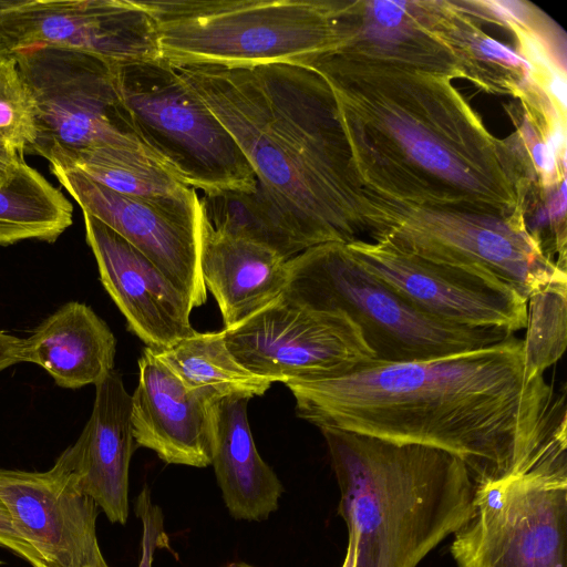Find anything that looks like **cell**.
I'll return each instance as SVG.
<instances>
[{"label":"cell","mask_w":567,"mask_h":567,"mask_svg":"<svg viewBox=\"0 0 567 567\" xmlns=\"http://www.w3.org/2000/svg\"><path fill=\"white\" fill-rule=\"evenodd\" d=\"M298 417L322 429L449 452L476 486L523 474L566 451L565 395L528 377L523 340L429 360H373L285 383Z\"/></svg>","instance_id":"obj_1"},{"label":"cell","mask_w":567,"mask_h":567,"mask_svg":"<svg viewBox=\"0 0 567 567\" xmlns=\"http://www.w3.org/2000/svg\"><path fill=\"white\" fill-rule=\"evenodd\" d=\"M330 85L359 177L384 200L505 217L524 186L515 159L437 76L341 50L310 65Z\"/></svg>","instance_id":"obj_2"},{"label":"cell","mask_w":567,"mask_h":567,"mask_svg":"<svg viewBox=\"0 0 567 567\" xmlns=\"http://www.w3.org/2000/svg\"><path fill=\"white\" fill-rule=\"evenodd\" d=\"M220 121L306 249L371 234L334 94L291 64L173 66Z\"/></svg>","instance_id":"obj_3"},{"label":"cell","mask_w":567,"mask_h":567,"mask_svg":"<svg viewBox=\"0 0 567 567\" xmlns=\"http://www.w3.org/2000/svg\"><path fill=\"white\" fill-rule=\"evenodd\" d=\"M357 567H416L474 509L477 486L455 455L322 429Z\"/></svg>","instance_id":"obj_4"},{"label":"cell","mask_w":567,"mask_h":567,"mask_svg":"<svg viewBox=\"0 0 567 567\" xmlns=\"http://www.w3.org/2000/svg\"><path fill=\"white\" fill-rule=\"evenodd\" d=\"M153 18L161 59L172 66H308L337 49V2L137 0Z\"/></svg>","instance_id":"obj_5"},{"label":"cell","mask_w":567,"mask_h":567,"mask_svg":"<svg viewBox=\"0 0 567 567\" xmlns=\"http://www.w3.org/2000/svg\"><path fill=\"white\" fill-rule=\"evenodd\" d=\"M287 269L284 295L312 309L343 312L360 328L379 361L429 360L513 336L430 317L367 270L342 243L310 247L288 259Z\"/></svg>","instance_id":"obj_6"},{"label":"cell","mask_w":567,"mask_h":567,"mask_svg":"<svg viewBox=\"0 0 567 567\" xmlns=\"http://www.w3.org/2000/svg\"><path fill=\"white\" fill-rule=\"evenodd\" d=\"M115 74L140 141L183 183L203 195L256 189L235 138L169 63L120 65Z\"/></svg>","instance_id":"obj_7"},{"label":"cell","mask_w":567,"mask_h":567,"mask_svg":"<svg viewBox=\"0 0 567 567\" xmlns=\"http://www.w3.org/2000/svg\"><path fill=\"white\" fill-rule=\"evenodd\" d=\"M458 567H567V455L477 486L451 545Z\"/></svg>","instance_id":"obj_8"},{"label":"cell","mask_w":567,"mask_h":567,"mask_svg":"<svg viewBox=\"0 0 567 567\" xmlns=\"http://www.w3.org/2000/svg\"><path fill=\"white\" fill-rule=\"evenodd\" d=\"M12 54L34 105L31 154L51 162L103 145L151 154L123 103L115 66L86 52L50 45Z\"/></svg>","instance_id":"obj_9"},{"label":"cell","mask_w":567,"mask_h":567,"mask_svg":"<svg viewBox=\"0 0 567 567\" xmlns=\"http://www.w3.org/2000/svg\"><path fill=\"white\" fill-rule=\"evenodd\" d=\"M379 230L374 241L440 262L485 270L523 298L567 279L546 258L524 218L401 205L377 198Z\"/></svg>","instance_id":"obj_10"},{"label":"cell","mask_w":567,"mask_h":567,"mask_svg":"<svg viewBox=\"0 0 567 567\" xmlns=\"http://www.w3.org/2000/svg\"><path fill=\"white\" fill-rule=\"evenodd\" d=\"M223 333L235 359L272 383L338 374L375 360L343 312L312 309L285 295Z\"/></svg>","instance_id":"obj_11"},{"label":"cell","mask_w":567,"mask_h":567,"mask_svg":"<svg viewBox=\"0 0 567 567\" xmlns=\"http://www.w3.org/2000/svg\"><path fill=\"white\" fill-rule=\"evenodd\" d=\"M346 245L367 270L434 319L509 334L525 329L527 300L485 270L431 260L381 240Z\"/></svg>","instance_id":"obj_12"},{"label":"cell","mask_w":567,"mask_h":567,"mask_svg":"<svg viewBox=\"0 0 567 567\" xmlns=\"http://www.w3.org/2000/svg\"><path fill=\"white\" fill-rule=\"evenodd\" d=\"M0 39L9 53L50 45L113 66L161 59L154 20L137 0H0Z\"/></svg>","instance_id":"obj_13"},{"label":"cell","mask_w":567,"mask_h":567,"mask_svg":"<svg viewBox=\"0 0 567 567\" xmlns=\"http://www.w3.org/2000/svg\"><path fill=\"white\" fill-rule=\"evenodd\" d=\"M50 171L83 213L153 261L194 308L205 303L199 195L188 199H147L114 192L73 168L50 165Z\"/></svg>","instance_id":"obj_14"},{"label":"cell","mask_w":567,"mask_h":567,"mask_svg":"<svg viewBox=\"0 0 567 567\" xmlns=\"http://www.w3.org/2000/svg\"><path fill=\"white\" fill-rule=\"evenodd\" d=\"M0 501L48 567H84L103 558L99 507L79 488L66 449L45 472L0 468Z\"/></svg>","instance_id":"obj_15"},{"label":"cell","mask_w":567,"mask_h":567,"mask_svg":"<svg viewBox=\"0 0 567 567\" xmlns=\"http://www.w3.org/2000/svg\"><path fill=\"white\" fill-rule=\"evenodd\" d=\"M83 219L100 280L127 329L153 350L194 334L190 299L122 236L86 213Z\"/></svg>","instance_id":"obj_16"},{"label":"cell","mask_w":567,"mask_h":567,"mask_svg":"<svg viewBox=\"0 0 567 567\" xmlns=\"http://www.w3.org/2000/svg\"><path fill=\"white\" fill-rule=\"evenodd\" d=\"M219 400L209 389L187 388L145 347L138 359V382L131 395L133 439L167 464L212 465Z\"/></svg>","instance_id":"obj_17"},{"label":"cell","mask_w":567,"mask_h":567,"mask_svg":"<svg viewBox=\"0 0 567 567\" xmlns=\"http://www.w3.org/2000/svg\"><path fill=\"white\" fill-rule=\"evenodd\" d=\"M131 394L112 370L95 384L91 416L74 444L66 447L76 484L113 524L128 518V473L135 450Z\"/></svg>","instance_id":"obj_18"},{"label":"cell","mask_w":567,"mask_h":567,"mask_svg":"<svg viewBox=\"0 0 567 567\" xmlns=\"http://www.w3.org/2000/svg\"><path fill=\"white\" fill-rule=\"evenodd\" d=\"M200 271L230 329L280 298L288 259L274 249L212 227L202 212Z\"/></svg>","instance_id":"obj_19"},{"label":"cell","mask_w":567,"mask_h":567,"mask_svg":"<svg viewBox=\"0 0 567 567\" xmlns=\"http://www.w3.org/2000/svg\"><path fill=\"white\" fill-rule=\"evenodd\" d=\"M116 339L93 309L69 301L21 339L20 362L43 368L64 389L96 384L114 370Z\"/></svg>","instance_id":"obj_20"},{"label":"cell","mask_w":567,"mask_h":567,"mask_svg":"<svg viewBox=\"0 0 567 567\" xmlns=\"http://www.w3.org/2000/svg\"><path fill=\"white\" fill-rule=\"evenodd\" d=\"M248 401L224 398L217 402L212 465L230 516L262 522L278 509L284 486L256 449Z\"/></svg>","instance_id":"obj_21"},{"label":"cell","mask_w":567,"mask_h":567,"mask_svg":"<svg viewBox=\"0 0 567 567\" xmlns=\"http://www.w3.org/2000/svg\"><path fill=\"white\" fill-rule=\"evenodd\" d=\"M49 165L73 168L103 186L147 199H188L197 192L151 154L118 146H96L59 156Z\"/></svg>","instance_id":"obj_22"},{"label":"cell","mask_w":567,"mask_h":567,"mask_svg":"<svg viewBox=\"0 0 567 567\" xmlns=\"http://www.w3.org/2000/svg\"><path fill=\"white\" fill-rule=\"evenodd\" d=\"M72 223L70 200L25 161L0 186V246L29 239L54 243Z\"/></svg>","instance_id":"obj_23"},{"label":"cell","mask_w":567,"mask_h":567,"mask_svg":"<svg viewBox=\"0 0 567 567\" xmlns=\"http://www.w3.org/2000/svg\"><path fill=\"white\" fill-rule=\"evenodd\" d=\"M153 350V349H152ZM189 389H209L220 399L260 396L272 382L243 367L228 350L223 330L195 332L153 350Z\"/></svg>","instance_id":"obj_24"},{"label":"cell","mask_w":567,"mask_h":567,"mask_svg":"<svg viewBox=\"0 0 567 567\" xmlns=\"http://www.w3.org/2000/svg\"><path fill=\"white\" fill-rule=\"evenodd\" d=\"M199 198L204 216L218 231L262 244L286 259L306 250L258 184L252 192L224 190Z\"/></svg>","instance_id":"obj_25"},{"label":"cell","mask_w":567,"mask_h":567,"mask_svg":"<svg viewBox=\"0 0 567 567\" xmlns=\"http://www.w3.org/2000/svg\"><path fill=\"white\" fill-rule=\"evenodd\" d=\"M567 326V279L554 281L527 299L524 364L528 377L544 374L564 354Z\"/></svg>","instance_id":"obj_26"},{"label":"cell","mask_w":567,"mask_h":567,"mask_svg":"<svg viewBox=\"0 0 567 567\" xmlns=\"http://www.w3.org/2000/svg\"><path fill=\"white\" fill-rule=\"evenodd\" d=\"M35 140L31 94L12 53L0 55V147L21 155Z\"/></svg>","instance_id":"obj_27"},{"label":"cell","mask_w":567,"mask_h":567,"mask_svg":"<svg viewBox=\"0 0 567 567\" xmlns=\"http://www.w3.org/2000/svg\"><path fill=\"white\" fill-rule=\"evenodd\" d=\"M135 513L142 522V553L138 567H152L155 550L166 546L168 539L164 529L163 512L152 502L147 485H144L137 496Z\"/></svg>","instance_id":"obj_28"},{"label":"cell","mask_w":567,"mask_h":567,"mask_svg":"<svg viewBox=\"0 0 567 567\" xmlns=\"http://www.w3.org/2000/svg\"><path fill=\"white\" fill-rule=\"evenodd\" d=\"M0 547L13 553L32 567H48L41 555L14 529L9 512L0 501Z\"/></svg>","instance_id":"obj_29"},{"label":"cell","mask_w":567,"mask_h":567,"mask_svg":"<svg viewBox=\"0 0 567 567\" xmlns=\"http://www.w3.org/2000/svg\"><path fill=\"white\" fill-rule=\"evenodd\" d=\"M473 50L483 59L502 63L508 68L533 72L534 65L506 44L489 37H475L471 40Z\"/></svg>","instance_id":"obj_30"},{"label":"cell","mask_w":567,"mask_h":567,"mask_svg":"<svg viewBox=\"0 0 567 567\" xmlns=\"http://www.w3.org/2000/svg\"><path fill=\"white\" fill-rule=\"evenodd\" d=\"M367 6L371 23L382 28H400L409 16V3L404 1H373Z\"/></svg>","instance_id":"obj_31"},{"label":"cell","mask_w":567,"mask_h":567,"mask_svg":"<svg viewBox=\"0 0 567 567\" xmlns=\"http://www.w3.org/2000/svg\"><path fill=\"white\" fill-rule=\"evenodd\" d=\"M484 6L495 18L511 24L512 27H522L527 23L529 9L519 1H483Z\"/></svg>","instance_id":"obj_32"},{"label":"cell","mask_w":567,"mask_h":567,"mask_svg":"<svg viewBox=\"0 0 567 567\" xmlns=\"http://www.w3.org/2000/svg\"><path fill=\"white\" fill-rule=\"evenodd\" d=\"M21 338L0 330V371L19 363Z\"/></svg>","instance_id":"obj_33"},{"label":"cell","mask_w":567,"mask_h":567,"mask_svg":"<svg viewBox=\"0 0 567 567\" xmlns=\"http://www.w3.org/2000/svg\"><path fill=\"white\" fill-rule=\"evenodd\" d=\"M23 155L0 147V186L4 185L23 162Z\"/></svg>","instance_id":"obj_34"},{"label":"cell","mask_w":567,"mask_h":567,"mask_svg":"<svg viewBox=\"0 0 567 567\" xmlns=\"http://www.w3.org/2000/svg\"><path fill=\"white\" fill-rule=\"evenodd\" d=\"M341 567H357V540L351 533H349L348 547Z\"/></svg>","instance_id":"obj_35"},{"label":"cell","mask_w":567,"mask_h":567,"mask_svg":"<svg viewBox=\"0 0 567 567\" xmlns=\"http://www.w3.org/2000/svg\"><path fill=\"white\" fill-rule=\"evenodd\" d=\"M224 567H256L245 561H231L226 564Z\"/></svg>","instance_id":"obj_36"},{"label":"cell","mask_w":567,"mask_h":567,"mask_svg":"<svg viewBox=\"0 0 567 567\" xmlns=\"http://www.w3.org/2000/svg\"><path fill=\"white\" fill-rule=\"evenodd\" d=\"M84 567H110L107 565V563L105 561L104 557L99 559L97 561L91 564V565H87V566H84Z\"/></svg>","instance_id":"obj_37"},{"label":"cell","mask_w":567,"mask_h":567,"mask_svg":"<svg viewBox=\"0 0 567 567\" xmlns=\"http://www.w3.org/2000/svg\"><path fill=\"white\" fill-rule=\"evenodd\" d=\"M9 51L7 50V48L4 47V44L2 43L1 39H0V55H3V54H8Z\"/></svg>","instance_id":"obj_38"}]
</instances>
